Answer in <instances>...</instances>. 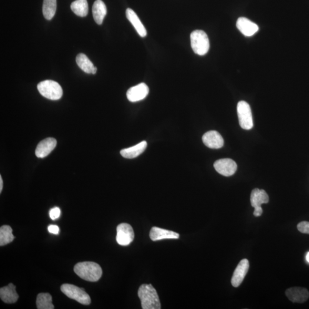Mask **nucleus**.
<instances>
[{
	"label": "nucleus",
	"instance_id": "nucleus-1",
	"mask_svg": "<svg viewBox=\"0 0 309 309\" xmlns=\"http://www.w3.org/2000/svg\"><path fill=\"white\" fill-rule=\"evenodd\" d=\"M74 271L82 280L96 282L101 278L103 271L101 266L95 262H80L75 266Z\"/></svg>",
	"mask_w": 309,
	"mask_h": 309
},
{
	"label": "nucleus",
	"instance_id": "nucleus-2",
	"mask_svg": "<svg viewBox=\"0 0 309 309\" xmlns=\"http://www.w3.org/2000/svg\"><path fill=\"white\" fill-rule=\"evenodd\" d=\"M138 296L144 309H161V305L157 290L151 284L141 286L138 290Z\"/></svg>",
	"mask_w": 309,
	"mask_h": 309
},
{
	"label": "nucleus",
	"instance_id": "nucleus-3",
	"mask_svg": "<svg viewBox=\"0 0 309 309\" xmlns=\"http://www.w3.org/2000/svg\"><path fill=\"white\" fill-rule=\"evenodd\" d=\"M191 45L195 54L204 56L210 49V41L207 34L202 30H196L190 35Z\"/></svg>",
	"mask_w": 309,
	"mask_h": 309
},
{
	"label": "nucleus",
	"instance_id": "nucleus-4",
	"mask_svg": "<svg viewBox=\"0 0 309 309\" xmlns=\"http://www.w3.org/2000/svg\"><path fill=\"white\" fill-rule=\"evenodd\" d=\"M38 91L46 99L58 101L62 96V89L58 82L53 81H45L38 85Z\"/></svg>",
	"mask_w": 309,
	"mask_h": 309
},
{
	"label": "nucleus",
	"instance_id": "nucleus-5",
	"mask_svg": "<svg viewBox=\"0 0 309 309\" xmlns=\"http://www.w3.org/2000/svg\"><path fill=\"white\" fill-rule=\"evenodd\" d=\"M61 291L68 298L78 301L81 304L88 305L91 304V298L83 288H80L74 285L65 284L62 286Z\"/></svg>",
	"mask_w": 309,
	"mask_h": 309
},
{
	"label": "nucleus",
	"instance_id": "nucleus-6",
	"mask_svg": "<svg viewBox=\"0 0 309 309\" xmlns=\"http://www.w3.org/2000/svg\"><path fill=\"white\" fill-rule=\"evenodd\" d=\"M237 112L239 125L246 130L253 127V121L250 105L247 102L241 101L238 103Z\"/></svg>",
	"mask_w": 309,
	"mask_h": 309
},
{
	"label": "nucleus",
	"instance_id": "nucleus-7",
	"mask_svg": "<svg viewBox=\"0 0 309 309\" xmlns=\"http://www.w3.org/2000/svg\"><path fill=\"white\" fill-rule=\"evenodd\" d=\"M116 231H117V234H116V239L119 245L126 247L134 240V231L130 225L124 224V223L120 224Z\"/></svg>",
	"mask_w": 309,
	"mask_h": 309
},
{
	"label": "nucleus",
	"instance_id": "nucleus-8",
	"mask_svg": "<svg viewBox=\"0 0 309 309\" xmlns=\"http://www.w3.org/2000/svg\"><path fill=\"white\" fill-rule=\"evenodd\" d=\"M215 170L225 177H231L237 169V165L231 159H221L216 161L214 164Z\"/></svg>",
	"mask_w": 309,
	"mask_h": 309
},
{
	"label": "nucleus",
	"instance_id": "nucleus-9",
	"mask_svg": "<svg viewBox=\"0 0 309 309\" xmlns=\"http://www.w3.org/2000/svg\"><path fill=\"white\" fill-rule=\"evenodd\" d=\"M249 269V262L247 259H244L239 262L231 278V284L237 288L243 282Z\"/></svg>",
	"mask_w": 309,
	"mask_h": 309
},
{
	"label": "nucleus",
	"instance_id": "nucleus-10",
	"mask_svg": "<svg viewBox=\"0 0 309 309\" xmlns=\"http://www.w3.org/2000/svg\"><path fill=\"white\" fill-rule=\"evenodd\" d=\"M202 141L205 145L212 149L221 148L224 144V140L222 136L215 131H210L205 133L203 136Z\"/></svg>",
	"mask_w": 309,
	"mask_h": 309
},
{
	"label": "nucleus",
	"instance_id": "nucleus-11",
	"mask_svg": "<svg viewBox=\"0 0 309 309\" xmlns=\"http://www.w3.org/2000/svg\"><path fill=\"white\" fill-rule=\"evenodd\" d=\"M148 93V86L145 83H141L128 89L127 97L128 101L131 102H137L147 97Z\"/></svg>",
	"mask_w": 309,
	"mask_h": 309
},
{
	"label": "nucleus",
	"instance_id": "nucleus-12",
	"mask_svg": "<svg viewBox=\"0 0 309 309\" xmlns=\"http://www.w3.org/2000/svg\"><path fill=\"white\" fill-rule=\"evenodd\" d=\"M286 295L294 303H304L308 300L309 293L307 288L294 287L288 288L286 291Z\"/></svg>",
	"mask_w": 309,
	"mask_h": 309
},
{
	"label": "nucleus",
	"instance_id": "nucleus-13",
	"mask_svg": "<svg viewBox=\"0 0 309 309\" xmlns=\"http://www.w3.org/2000/svg\"><path fill=\"white\" fill-rule=\"evenodd\" d=\"M57 144V141L52 138L44 139L40 142L37 148L36 149L35 154L36 157L39 158H44L51 153Z\"/></svg>",
	"mask_w": 309,
	"mask_h": 309
},
{
	"label": "nucleus",
	"instance_id": "nucleus-14",
	"mask_svg": "<svg viewBox=\"0 0 309 309\" xmlns=\"http://www.w3.org/2000/svg\"><path fill=\"white\" fill-rule=\"evenodd\" d=\"M237 27L242 34L247 37L253 36L259 30L257 24L245 18H240L238 19Z\"/></svg>",
	"mask_w": 309,
	"mask_h": 309
},
{
	"label": "nucleus",
	"instance_id": "nucleus-15",
	"mask_svg": "<svg viewBox=\"0 0 309 309\" xmlns=\"http://www.w3.org/2000/svg\"><path fill=\"white\" fill-rule=\"evenodd\" d=\"M149 237L152 241H157L166 239H178L179 234L177 232L165 230L161 228L154 227L151 228Z\"/></svg>",
	"mask_w": 309,
	"mask_h": 309
},
{
	"label": "nucleus",
	"instance_id": "nucleus-16",
	"mask_svg": "<svg viewBox=\"0 0 309 309\" xmlns=\"http://www.w3.org/2000/svg\"><path fill=\"white\" fill-rule=\"evenodd\" d=\"M0 297L6 304H14L18 301L19 295L16 291V287L13 284H9L7 287L0 289Z\"/></svg>",
	"mask_w": 309,
	"mask_h": 309
},
{
	"label": "nucleus",
	"instance_id": "nucleus-17",
	"mask_svg": "<svg viewBox=\"0 0 309 309\" xmlns=\"http://www.w3.org/2000/svg\"><path fill=\"white\" fill-rule=\"evenodd\" d=\"M126 16L129 22L134 26L139 36L142 38H145L147 36V31L136 13L132 9L128 8L126 10Z\"/></svg>",
	"mask_w": 309,
	"mask_h": 309
},
{
	"label": "nucleus",
	"instance_id": "nucleus-18",
	"mask_svg": "<svg viewBox=\"0 0 309 309\" xmlns=\"http://www.w3.org/2000/svg\"><path fill=\"white\" fill-rule=\"evenodd\" d=\"M107 13V9L104 2L102 0H96L92 6V14L94 21L98 25L102 24Z\"/></svg>",
	"mask_w": 309,
	"mask_h": 309
},
{
	"label": "nucleus",
	"instance_id": "nucleus-19",
	"mask_svg": "<svg viewBox=\"0 0 309 309\" xmlns=\"http://www.w3.org/2000/svg\"><path fill=\"white\" fill-rule=\"evenodd\" d=\"M268 196L265 190L255 188L252 191L250 202L251 206L254 208L261 207L262 204H268Z\"/></svg>",
	"mask_w": 309,
	"mask_h": 309
},
{
	"label": "nucleus",
	"instance_id": "nucleus-20",
	"mask_svg": "<svg viewBox=\"0 0 309 309\" xmlns=\"http://www.w3.org/2000/svg\"><path fill=\"white\" fill-rule=\"evenodd\" d=\"M147 144L145 141H143L140 144L133 147L122 149L121 154L123 157L127 159H134L138 157L144 152L147 148Z\"/></svg>",
	"mask_w": 309,
	"mask_h": 309
},
{
	"label": "nucleus",
	"instance_id": "nucleus-21",
	"mask_svg": "<svg viewBox=\"0 0 309 309\" xmlns=\"http://www.w3.org/2000/svg\"><path fill=\"white\" fill-rule=\"evenodd\" d=\"M76 61L79 68L87 74H95L97 71V68L85 54H79L76 57Z\"/></svg>",
	"mask_w": 309,
	"mask_h": 309
},
{
	"label": "nucleus",
	"instance_id": "nucleus-22",
	"mask_svg": "<svg viewBox=\"0 0 309 309\" xmlns=\"http://www.w3.org/2000/svg\"><path fill=\"white\" fill-rule=\"evenodd\" d=\"M57 8V0H44L42 5V13L44 18L51 21L54 18Z\"/></svg>",
	"mask_w": 309,
	"mask_h": 309
},
{
	"label": "nucleus",
	"instance_id": "nucleus-23",
	"mask_svg": "<svg viewBox=\"0 0 309 309\" xmlns=\"http://www.w3.org/2000/svg\"><path fill=\"white\" fill-rule=\"evenodd\" d=\"M72 11L80 17L87 16L88 13L87 0H76L71 5Z\"/></svg>",
	"mask_w": 309,
	"mask_h": 309
},
{
	"label": "nucleus",
	"instance_id": "nucleus-24",
	"mask_svg": "<svg viewBox=\"0 0 309 309\" xmlns=\"http://www.w3.org/2000/svg\"><path fill=\"white\" fill-rule=\"evenodd\" d=\"M36 305L39 309H54L52 297L49 293H40L36 299Z\"/></svg>",
	"mask_w": 309,
	"mask_h": 309
},
{
	"label": "nucleus",
	"instance_id": "nucleus-25",
	"mask_svg": "<svg viewBox=\"0 0 309 309\" xmlns=\"http://www.w3.org/2000/svg\"><path fill=\"white\" fill-rule=\"evenodd\" d=\"M14 239L15 237L12 234V228L11 227L4 225L0 228V246L1 247L11 243Z\"/></svg>",
	"mask_w": 309,
	"mask_h": 309
},
{
	"label": "nucleus",
	"instance_id": "nucleus-26",
	"mask_svg": "<svg viewBox=\"0 0 309 309\" xmlns=\"http://www.w3.org/2000/svg\"><path fill=\"white\" fill-rule=\"evenodd\" d=\"M297 228L302 233L309 234V222L307 221L300 222L297 225Z\"/></svg>",
	"mask_w": 309,
	"mask_h": 309
},
{
	"label": "nucleus",
	"instance_id": "nucleus-27",
	"mask_svg": "<svg viewBox=\"0 0 309 309\" xmlns=\"http://www.w3.org/2000/svg\"><path fill=\"white\" fill-rule=\"evenodd\" d=\"M61 211L58 207H56L51 209L49 211V217L52 220H56L61 216Z\"/></svg>",
	"mask_w": 309,
	"mask_h": 309
},
{
	"label": "nucleus",
	"instance_id": "nucleus-28",
	"mask_svg": "<svg viewBox=\"0 0 309 309\" xmlns=\"http://www.w3.org/2000/svg\"><path fill=\"white\" fill-rule=\"evenodd\" d=\"M48 230L50 233L55 235L58 234L59 232V227L56 225H49L48 227Z\"/></svg>",
	"mask_w": 309,
	"mask_h": 309
},
{
	"label": "nucleus",
	"instance_id": "nucleus-29",
	"mask_svg": "<svg viewBox=\"0 0 309 309\" xmlns=\"http://www.w3.org/2000/svg\"><path fill=\"white\" fill-rule=\"evenodd\" d=\"M262 212H263V210H262V207L256 208L254 211V215L256 217H260Z\"/></svg>",
	"mask_w": 309,
	"mask_h": 309
},
{
	"label": "nucleus",
	"instance_id": "nucleus-30",
	"mask_svg": "<svg viewBox=\"0 0 309 309\" xmlns=\"http://www.w3.org/2000/svg\"><path fill=\"white\" fill-rule=\"evenodd\" d=\"M3 187V181L1 176H0V192H1Z\"/></svg>",
	"mask_w": 309,
	"mask_h": 309
},
{
	"label": "nucleus",
	"instance_id": "nucleus-31",
	"mask_svg": "<svg viewBox=\"0 0 309 309\" xmlns=\"http://www.w3.org/2000/svg\"><path fill=\"white\" fill-rule=\"evenodd\" d=\"M306 259H307V261L309 263V252H308V254H307V257H306Z\"/></svg>",
	"mask_w": 309,
	"mask_h": 309
}]
</instances>
